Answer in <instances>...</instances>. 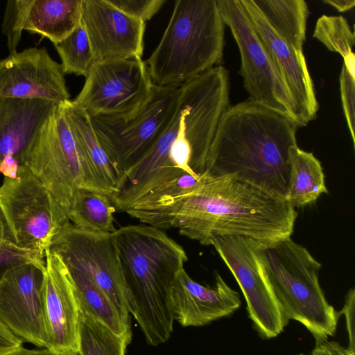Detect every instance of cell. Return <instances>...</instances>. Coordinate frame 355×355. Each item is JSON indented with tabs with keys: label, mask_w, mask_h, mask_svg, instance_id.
<instances>
[{
	"label": "cell",
	"mask_w": 355,
	"mask_h": 355,
	"mask_svg": "<svg viewBox=\"0 0 355 355\" xmlns=\"http://www.w3.org/2000/svg\"><path fill=\"white\" fill-rule=\"evenodd\" d=\"M8 355H58L45 348H39L38 349H31L22 347L20 349Z\"/></svg>",
	"instance_id": "f35d334b"
},
{
	"label": "cell",
	"mask_w": 355,
	"mask_h": 355,
	"mask_svg": "<svg viewBox=\"0 0 355 355\" xmlns=\"http://www.w3.org/2000/svg\"><path fill=\"white\" fill-rule=\"evenodd\" d=\"M272 30L289 46L302 52L309 14L304 0H253Z\"/></svg>",
	"instance_id": "603a6c76"
},
{
	"label": "cell",
	"mask_w": 355,
	"mask_h": 355,
	"mask_svg": "<svg viewBox=\"0 0 355 355\" xmlns=\"http://www.w3.org/2000/svg\"><path fill=\"white\" fill-rule=\"evenodd\" d=\"M241 55L239 73L249 99L279 110L300 127L294 99L267 47L253 27L241 0H217Z\"/></svg>",
	"instance_id": "9c48e42d"
},
{
	"label": "cell",
	"mask_w": 355,
	"mask_h": 355,
	"mask_svg": "<svg viewBox=\"0 0 355 355\" xmlns=\"http://www.w3.org/2000/svg\"><path fill=\"white\" fill-rule=\"evenodd\" d=\"M81 23L96 61L141 58L146 23L107 0H83Z\"/></svg>",
	"instance_id": "2e32d148"
},
{
	"label": "cell",
	"mask_w": 355,
	"mask_h": 355,
	"mask_svg": "<svg viewBox=\"0 0 355 355\" xmlns=\"http://www.w3.org/2000/svg\"><path fill=\"white\" fill-rule=\"evenodd\" d=\"M123 12L146 23L166 3V0H107Z\"/></svg>",
	"instance_id": "d6a6232c"
},
{
	"label": "cell",
	"mask_w": 355,
	"mask_h": 355,
	"mask_svg": "<svg viewBox=\"0 0 355 355\" xmlns=\"http://www.w3.org/2000/svg\"><path fill=\"white\" fill-rule=\"evenodd\" d=\"M55 47L61 59L60 66L64 75L86 77L96 61L81 21L73 32L55 44Z\"/></svg>",
	"instance_id": "83f0119b"
},
{
	"label": "cell",
	"mask_w": 355,
	"mask_h": 355,
	"mask_svg": "<svg viewBox=\"0 0 355 355\" xmlns=\"http://www.w3.org/2000/svg\"><path fill=\"white\" fill-rule=\"evenodd\" d=\"M241 2L289 89L301 126L306 125L316 117L318 103L303 52L295 50L272 30L253 0H241Z\"/></svg>",
	"instance_id": "e0dca14e"
},
{
	"label": "cell",
	"mask_w": 355,
	"mask_h": 355,
	"mask_svg": "<svg viewBox=\"0 0 355 355\" xmlns=\"http://www.w3.org/2000/svg\"><path fill=\"white\" fill-rule=\"evenodd\" d=\"M20 163L12 156H6L0 161V173L5 178H16Z\"/></svg>",
	"instance_id": "8d00e7d4"
},
{
	"label": "cell",
	"mask_w": 355,
	"mask_h": 355,
	"mask_svg": "<svg viewBox=\"0 0 355 355\" xmlns=\"http://www.w3.org/2000/svg\"><path fill=\"white\" fill-rule=\"evenodd\" d=\"M116 208L109 196L92 190L78 189L75 191L67 218L78 228L114 233V214Z\"/></svg>",
	"instance_id": "d4e9b609"
},
{
	"label": "cell",
	"mask_w": 355,
	"mask_h": 355,
	"mask_svg": "<svg viewBox=\"0 0 355 355\" xmlns=\"http://www.w3.org/2000/svg\"><path fill=\"white\" fill-rule=\"evenodd\" d=\"M67 269L80 313L89 315L118 335L131 329L130 324L121 319L110 299L90 278L75 268Z\"/></svg>",
	"instance_id": "cb8c5ba5"
},
{
	"label": "cell",
	"mask_w": 355,
	"mask_h": 355,
	"mask_svg": "<svg viewBox=\"0 0 355 355\" xmlns=\"http://www.w3.org/2000/svg\"><path fill=\"white\" fill-rule=\"evenodd\" d=\"M44 260L42 295L46 349L59 354L78 353L80 309L70 274L50 250Z\"/></svg>",
	"instance_id": "5bb4252c"
},
{
	"label": "cell",
	"mask_w": 355,
	"mask_h": 355,
	"mask_svg": "<svg viewBox=\"0 0 355 355\" xmlns=\"http://www.w3.org/2000/svg\"><path fill=\"white\" fill-rule=\"evenodd\" d=\"M21 164L42 182L67 218L76 189L109 196L88 165L60 106L43 124Z\"/></svg>",
	"instance_id": "8992f818"
},
{
	"label": "cell",
	"mask_w": 355,
	"mask_h": 355,
	"mask_svg": "<svg viewBox=\"0 0 355 355\" xmlns=\"http://www.w3.org/2000/svg\"><path fill=\"white\" fill-rule=\"evenodd\" d=\"M311 355H355L349 352L346 347L335 341L326 340L316 344Z\"/></svg>",
	"instance_id": "d590c367"
},
{
	"label": "cell",
	"mask_w": 355,
	"mask_h": 355,
	"mask_svg": "<svg viewBox=\"0 0 355 355\" xmlns=\"http://www.w3.org/2000/svg\"><path fill=\"white\" fill-rule=\"evenodd\" d=\"M58 106L40 98H0V161L12 156L21 165L38 132Z\"/></svg>",
	"instance_id": "d6986e66"
},
{
	"label": "cell",
	"mask_w": 355,
	"mask_h": 355,
	"mask_svg": "<svg viewBox=\"0 0 355 355\" xmlns=\"http://www.w3.org/2000/svg\"><path fill=\"white\" fill-rule=\"evenodd\" d=\"M0 211L12 241L44 255L61 227L69 221L42 182L23 164L16 178H3Z\"/></svg>",
	"instance_id": "52a82bcc"
},
{
	"label": "cell",
	"mask_w": 355,
	"mask_h": 355,
	"mask_svg": "<svg viewBox=\"0 0 355 355\" xmlns=\"http://www.w3.org/2000/svg\"><path fill=\"white\" fill-rule=\"evenodd\" d=\"M179 88L153 85L148 101L129 116L89 115L96 137L119 179L151 148L161 135L174 112Z\"/></svg>",
	"instance_id": "ba28073f"
},
{
	"label": "cell",
	"mask_w": 355,
	"mask_h": 355,
	"mask_svg": "<svg viewBox=\"0 0 355 355\" xmlns=\"http://www.w3.org/2000/svg\"><path fill=\"white\" fill-rule=\"evenodd\" d=\"M313 37L322 43L328 50L338 53L343 58V64L355 77V44L354 31L343 16L322 15L316 21Z\"/></svg>",
	"instance_id": "4316f807"
},
{
	"label": "cell",
	"mask_w": 355,
	"mask_h": 355,
	"mask_svg": "<svg viewBox=\"0 0 355 355\" xmlns=\"http://www.w3.org/2000/svg\"><path fill=\"white\" fill-rule=\"evenodd\" d=\"M225 23L217 0H178L158 45L146 64L154 85L179 87L218 66Z\"/></svg>",
	"instance_id": "277c9868"
},
{
	"label": "cell",
	"mask_w": 355,
	"mask_h": 355,
	"mask_svg": "<svg viewBox=\"0 0 355 355\" xmlns=\"http://www.w3.org/2000/svg\"><path fill=\"white\" fill-rule=\"evenodd\" d=\"M258 243L244 236L213 238V245L237 282L246 302L248 317L259 336H277L289 320L262 275L256 255Z\"/></svg>",
	"instance_id": "7c38bea8"
},
{
	"label": "cell",
	"mask_w": 355,
	"mask_h": 355,
	"mask_svg": "<svg viewBox=\"0 0 355 355\" xmlns=\"http://www.w3.org/2000/svg\"><path fill=\"white\" fill-rule=\"evenodd\" d=\"M297 355H306V354H297Z\"/></svg>",
	"instance_id": "ab89813d"
},
{
	"label": "cell",
	"mask_w": 355,
	"mask_h": 355,
	"mask_svg": "<svg viewBox=\"0 0 355 355\" xmlns=\"http://www.w3.org/2000/svg\"><path fill=\"white\" fill-rule=\"evenodd\" d=\"M355 290L351 288L347 293L343 309L339 312L343 314L346 321V329L348 335V345L346 349L355 354Z\"/></svg>",
	"instance_id": "836d02e7"
},
{
	"label": "cell",
	"mask_w": 355,
	"mask_h": 355,
	"mask_svg": "<svg viewBox=\"0 0 355 355\" xmlns=\"http://www.w3.org/2000/svg\"><path fill=\"white\" fill-rule=\"evenodd\" d=\"M113 234L128 311L148 344L164 343L175 322L172 288L188 260L187 253L164 231L148 225L124 226Z\"/></svg>",
	"instance_id": "3957f363"
},
{
	"label": "cell",
	"mask_w": 355,
	"mask_h": 355,
	"mask_svg": "<svg viewBox=\"0 0 355 355\" xmlns=\"http://www.w3.org/2000/svg\"><path fill=\"white\" fill-rule=\"evenodd\" d=\"M340 92L343 112L355 145V77L343 64L340 77Z\"/></svg>",
	"instance_id": "1f68e13d"
},
{
	"label": "cell",
	"mask_w": 355,
	"mask_h": 355,
	"mask_svg": "<svg viewBox=\"0 0 355 355\" xmlns=\"http://www.w3.org/2000/svg\"><path fill=\"white\" fill-rule=\"evenodd\" d=\"M131 339V329L122 335L116 334L89 315L80 312V355H125Z\"/></svg>",
	"instance_id": "484cf974"
},
{
	"label": "cell",
	"mask_w": 355,
	"mask_h": 355,
	"mask_svg": "<svg viewBox=\"0 0 355 355\" xmlns=\"http://www.w3.org/2000/svg\"><path fill=\"white\" fill-rule=\"evenodd\" d=\"M160 230L209 245L216 236H239L269 245L290 238L297 213L286 200L233 176L212 177L193 191L138 203L125 211Z\"/></svg>",
	"instance_id": "6da1fadb"
},
{
	"label": "cell",
	"mask_w": 355,
	"mask_h": 355,
	"mask_svg": "<svg viewBox=\"0 0 355 355\" xmlns=\"http://www.w3.org/2000/svg\"><path fill=\"white\" fill-rule=\"evenodd\" d=\"M40 98L60 105L70 101L60 64L46 48L31 47L0 60V98Z\"/></svg>",
	"instance_id": "9a60e30c"
},
{
	"label": "cell",
	"mask_w": 355,
	"mask_h": 355,
	"mask_svg": "<svg viewBox=\"0 0 355 355\" xmlns=\"http://www.w3.org/2000/svg\"><path fill=\"white\" fill-rule=\"evenodd\" d=\"M44 267L26 263L0 279V321L24 343L46 349L42 287Z\"/></svg>",
	"instance_id": "4fadbf2b"
},
{
	"label": "cell",
	"mask_w": 355,
	"mask_h": 355,
	"mask_svg": "<svg viewBox=\"0 0 355 355\" xmlns=\"http://www.w3.org/2000/svg\"><path fill=\"white\" fill-rule=\"evenodd\" d=\"M59 106L88 165L111 198L119 176L96 137L89 114L71 100Z\"/></svg>",
	"instance_id": "ffe728a7"
},
{
	"label": "cell",
	"mask_w": 355,
	"mask_h": 355,
	"mask_svg": "<svg viewBox=\"0 0 355 355\" xmlns=\"http://www.w3.org/2000/svg\"><path fill=\"white\" fill-rule=\"evenodd\" d=\"M259 269L284 313L302 324L315 343L335 335L339 312L325 297L318 279L322 268L306 248L288 238L257 244Z\"/></svg>",
	"instance_id": "5b68a950"
},
{
	"label": "cell",
	"mask_w": 355,
	"mask_h": 355,
	"mask_svg": "<svg viewBox=\"0 0 355 355\" xmlns=\"http://www.w3.org/2000/svg\"><path fill=\"white\" fill-rule=\"evenodd\" d=\"M323 2L334 7L338 12H346L355 6L354 0H323Z\"/></svg>",
	"instance_id": "74e56055"
},
{
	"label": "cell",
	"mask_w": 355,
	"mask_h": 355,
	"mask_svg": "<svg viewBox=\"0 0 355 355\" xmlns=\"http://www.w3.org/2000/svg\"><path fill=\"white\" fill-rule=\"evenodd\" d=\"M298 124L287 114L250 100L239 103L222 118L205 171L233 176L285 200L291 147Z\"/></svg>",
	"instance_id": "7a4b0ae2"
},
{
	"label": "cell",
	"mask_w": 355,
	"mask_h": 355,
	"mask_svg": "<svg viewBox=\"0 0 355 355\" xmlns=\"http://www.w3.org/2000/svg\"><path fill=\"white\" fill-rule=\"evenodd\" d=\"M83 2V0H31L24 30L45 37L57 44L80 24Z\"/></svg>",
	"instance_id": "44dd1931"
},
{
	"label": "cell",
	"mask_w": 355,
	"mask_h": 355,
	"mask_svg": "<svg viewBox=\"0 0 355 355\" xmlns=\"http://www.w3.org/2000/svg\"><path fill=\"white\" fill-rule=\"evenodd\" d=\"M50 251L56 253L67 267L90 278L110 299L124 322L130 324L113 233L82 230L68 221L53 238Z\"/></svg>",
	"instance_id": "8fae6325"
},
{
	"label": "cell",
	"mask_w": 355,
	"mask_h": 355,
	"mask_svg": "<svg viewBox=\"0 0 355 355\" xmlns=\"http://www.w3.org/2000/svg\"><path fill=\"white\" fill-rule=\"evenodd\" d=\"M290 174L285 200L294 208L315 202L328 192L320 162L297 146L291 148Z\"/></svg>",
	"instance_id": "7402d4cb"
},
{
	"label": "cell",
	"mask_w": 355,
	"mask_h": 355,
	"mask_svg": "<svg viewBox=\"0 0 355 355\" xmlns=\"http://www.w3.org/2000/svg\"><path fill=\"white\" fill-rule=\"evenodd\" d=\"M24 342L0 321V355H8L24 347Z\"/></svg>",
	"instance_id": "e575fe53"
},
{
	"label": "cell",
	"mask_w": 355,
	"mask_h": 355,
	"mask_svg": "<svg viewBox=\"0 0 355 355\" xmlns=\"http://www.w3.org/2000/svg\"><path fill=\"white\" fill-rule=\"evenodd\" d=\"M174 319L182 327H201L228 317L241 305L239 293L218 274L213 287L202 286L181 270L171 293Z\"/></svg>",
	"instance_id": "ac0fdd59"
},
{
	"label": "cell",
	"mask_w": 355,
	"mask_h": 355,
	"mask_svg": "<svg viewBox=\"0 0 355 355\" xmlns=\"http://www.w3.org/2000/svg\"><path fill=\"white\" fill-rule=\"evenodd\" d=\"M45 255L17 245L12 239L0 211V279L10 270L26 263L44 267Z\"/></svg>",
	"instance_id": "f1b7e54d"
},
{
	"label": "cell",
	"mask_w": 355,
	"mask_h": 355,
	"mask_svg": "<svg viewBox=\"0 0 355 355\" xmlns=\"http://www.w3.org/2000/svg\"><path fill=\"white\" fill-rule=\"evenodd\" d=\"M206 178L205 173L197 175L183 173L154 188L136 204L154 202L188 194L198 189L205 182Z\"/></svg>",
	"instance_id": "f546056e"
},
{
	"label": "cell",
	"mask_w": 355,
	"mask_h": 355,
	"mask_svg": "<svg viewBox=\"0 0 355 355\" xmlns=\"http://www.w3.org/2000/svg\"><path fill=\"white\" fill-rule=\"evenodd\" d=\"M153 85L141 58L95 61L71 101L89 116L126 117L148 101Z\"/></svg>",
	"instance_id": "30bf717a"
},
{
	"label": "cell",
	"mask_w": 355,
	"mask_h": 355,
	"mask_svg": "<svg viewBox=\"0 0 355 355\" xmlns=\"http://www.w3.org/2000/svg\"><path fill=\"white\" fill-rule=\"evenodd\" d=\"M31 3V0H11L6 3L2 32L8 39L10 53L17 51Z\"/></svg>",
	"instance_id": "4dcf8cb0"
}]
</instances>
